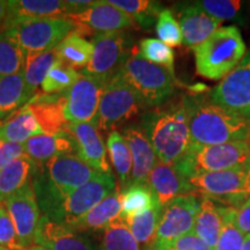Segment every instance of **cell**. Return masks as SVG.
Instances as JSON below:
<instances>
[{
    "instance_id": "8fae6325",
    "label": "cell",
    "mask_w": 250,
    "mask_h": 250,
    "mask_svg": "<svg viewBox=\"0 0 250 250\" xmlns=\"http://www.w3.org/2000/svg\"><path fill=\"white\" fill-rule=\"evenodd\" d=\"M247 167L235 169L198 174L188 179L193 195L210 198L228 208H237L249 198L247 190L248 180Z\"/></svg>"
},
{
    "instance_id": "7402d4cb",
    "label": "cell",
    "mask_w": 250,
    "mask_h": 250,
    "mask_svg": "<svg viewBox=\"0 0 250 250\" xmlns=\"http://www.w3.org/2000/svg\"><path fill=\"white\" fill-rule=\"evenodd\" d=\"M26 105L33 111L41 129L48 136L61 132L68 123L64 114V93L44 94L39 92Z\"/></svg>"
},
{
    "instance_id": "f5cc1de1",
    "label": "cell",
    "mask_w": 250,
    "mask_h": 250,
    "mask_svg": "<svg viewBox=\"0 0 250 250\" xmlns=\"http://www.w3.org/2000/svg\"><path fill=\"white\" fill-rule=\"evenodd\" d=\"M98 250H102V249H98Z\"/></svg>"
},
{
    "instance_id": "d6a6232c",
    "label": "cell",
    "mask_w": 250,
    "mask_h": 250,
    "mask_svg": "<svg viewBox=\"0 0 250 250\" xmlns=\"http://www.w3.org/2000/svg\"><path fill=\"white\" fill-rule=\"evenodd\" d=\"M105 145L112 167L121 182L120 190H122L129 186L132 175V156L130 148L125 142L123 134L117 130L109 132Z\"/></svg>"
},
{
    "instance_id": "1f68e13d",
    "label": "cell",
    "mask_w": 250,
    "mask_h": 250,
    "mask_svg": "<svg viewBox=\"0 0 250 250\" xmlns=\"http://www.w3.org/2000/svg\"><path fill=\"white\" fill-rule=\"evenodd\" d=\"M162 206L159 202L144 213L133 218L123 219L142 250H152L156 229L162 214Z\"/></svg>"
},
{
    "instance_id": "e575fe53",
    "label": "cell",
    "mask_w": 250,
    "mask_h": 250,
    "mask_svg": "<svg viewBox=\"0 0 250 250\" xmlns=\"http://www.w3.org/2000/svg\"><path fill=\"white\" fill-rule=\"evenodd\" d=\"M109 4L115 6L129 17L133 19L140 27L148 28L156 22L159 14L161 13V2L153 0H107Z\"/></svg>"
},
{
    "instance_id": "7a4b0ae2",
    "label": "cell",
    "mask_w": 250,
    "mask_h": 250,
    "mask_svg": "<svg viewBox=\"0 0 250 250\" xmlns=\"http://www.w3.org/2000/svg\"><path fill=\"white\" fill-rule=\"evenodd\" d=\"M140 127L152 144L158 160L164 164L176 166L192 146L183 99L146 112Z\"/></svg>"
},
{
    "instance_id": "b9f144b4",
    "label": "cell",
    "mask_w": 250,
    "mask_h": 250,
    "mask_svg": "<svg viewBox=\"0 0 250 250\" xmlns=\"http://www.w3.org/2000/svg\"><path fill=\"white\" fill-rule=\"evenodd\" d=\"M197 5L205 11L210 17L219 21L232 20L237 15L242 2L239 0H202Z\"/></svg>"
},
{
    "instance_id": "4316f807",
    "label": "cell",
    "mask_w": 250,
    "mask_h": 250,
    "mask_svg": "<svg viewBox=\"0 0 250 250\" xmlns=\"http://www.w3.org/2000/svg\"><path fill=\"white\" fill-rule=\"evenodd\" d=\"M225 205L210 198H202L192 232L212 249L215 248L224 225Z\"/></svg>"
},
{
    "instance_id": "9a60e30c",
    "label": "cell",
    "mask_w": 250,
    "mask_h": 250,
    "mask_svg": "<svg viewBox=\"0 0 250 250\" xmlns=\"http://www.w3.org/2000/svg\"><path fill=\"white\" fill-rule=\"evenodd\" d=\"M12 223L14 225L19 242L28 249L35 245V236L41 220V210L33 184L28 183L4 201Z\"/></svg>"
},
{
    "instance_id": "d6986e66",
    "label": "cell",
    "mask_w": 250,
    "mask_h": 250,
    "mask_svg": "<svg viewBox=\"0 0 250 250\" xmlns=\"http://www.w3.org/2000/svg\"><path fill=\"white\" fill-rule=\"evenodd\" d=\"M125 142L132 156V175L130 184L147 183L148 175L158 162L154 148L140 125H130L123 130ZM129 184V186H130Z\"/></svg>"
},
{
    "instance_id": "5bb4252c",
    "label": "cell",
    "mask_w": 250,
    "mask_h": 250,
    "mask_svg": "<svg viewBox=\"0 0 250 250\" xmlns=\"http://www.w3.org/2000/svg\"><path fill=\"white\" fill-rule=\"evenodd\" d=\"M65 19L74 24V33L81 36L116 33L136 26L132 18L108 1H95L86 11L68 14Z\"/></svg>"
},
{
    "instance_id": "2e32d148",
    "label": "cell",
    "mask_w": 250,
    "mask_h": 250,
    "mask_svg": "<svg viewBox=\"0 0 250 250\" xmlns=\"http://www.w3.org/2000/svg\"><path fill=\"white\" fill-rule=\"evenodd\" d=\"M104 86L86 74L64 92V114L70 123H95Z\"/></svg>"
},
{
    "instance_id": "e0dca14e",
    "label": "cell",
    "mask_w": 250,
    "mask_h": 250,
    "mask_svg": "<svg viewBox=\"0 0 250 250\" xmlns=\"http://www.w3.org/2000/svg\"><path fill=\"white\" fill-rule=\"evenodd\" d=\"M65 131L71 134L76 148V155L96 171L112 174L108 162L107 145L102 134L93 123H68Z\"/></svg>"
},
{
    "instance_id": "277c9868",
    "label": "cell",
    "mask_w": 250,
    "mask_h": 250,
    "mask_svg": "<svg viewBox=\"0 0 250 250\" xmlns=\"http://www.w3.org/2000/svg\"><path fill=\"white\" fill-rule=\"evenodd\" d=\"M247 46L235 26L220 27L193 49L196 71L208 80H220L245 58Z\"/></svg>"
},
{
    "instance_id": "c3c4849f",
    "label": "cell",
    "mask_w": 250,
    "mask_h": 250,
    "mask_svg": "<svg viewBox=\"0 0 250 250\" xmlns=\"http://www.w3.org/2000/svg\"><path fill=\"white\" fill-rule=\"evenodd\" d=\"M242 250H250V235L249 236H246Z\"/></svg>"
},
{
    "instance_id": "7bdbcfd3",
    "label": "cell",
    "mask_w": 250,
    "mask_h": 250,
    "mask_svg": "<svg viewBox=\"0 0 250 250\" xmlns=\"http://www.w3.org/2000/svg\"><path fill=\"white\" fill-rule=\"evenodd\" d=\"M0 248L6 250H26L19 242L14 225L6 210L4 202H0Z\"/></svg>"
},
{
    "instance_id": "816d5d0a",
    "label": "cell",
    "mask_w": 250,
    "mask_h": 250,
    "mask_svg": "<svg viewBox=\"0 0 250 250\" xmlns=\"http://www.w3.org/2000/svg\"><path fill=\"white\" fill-rule=\"evenodd\" d=\"M0 250H6V249H4V248H0Z\"/></svg>"
},
{
    "instance_id": "4dcf8cb0",
    "label": "cell",
    "mask_w": 250,
    "mask_h": 250,
    "mask_svg": "<svg viewBox=\"0 0 250 250\" xmlns=\"http://www.w3.org/2000/svg\"><path fill=\"white\" fill-rule=\"evenodd\" d=\"M122 219L133 218L152 208L158 199L148 183H132L120 190Z\"/></svg>"
},
{
    "instance_id": "8992f818",
    "label": "cell",
    "mask_w": 250,
    "mask_h": 250,
    "mask_svg": "<svg viewBox=\"0 0 250 250\" xmlns=\"http://www.w3.org/2000/svg\"><path fill=\"white\" fill-rule=\"evenodd\" d=\"M186 179L204 173L250 167V139L213 146L193 145L177 164Z\"/></svg>"
},
{
    "instance_id": "5b68a950",
    "label": "cell",
    "mask_w": 250,
    "mask_h": 250,
    "mask_svg": "<svg viewBox=\"0 0 250 250\" xmlns=\"http://www.w3.org/2000/svg\"><path fill=\"white\" fill-rule=\"evenodd\" d=\"M120 74L145 108L159 107L173 95L175 90V74L144 59L136 45Z\"/></svg>"
},
{
    "instance_id": "6da1fadb",
    "label": "cell",
    "mask_w": 250,
    "mask_h": 250,
    "mask_svg": "<svg viewBox=\"0 0 250 250\" xmlns=\"http://www.w3.org/2000/svg\"><path fill=\"white\" fill-rule=\"evenodd\" d=\"M193 145L213 146L250 139V121L236 117L208 99L184 96Z\"/></svg>"
},
{
    "instance_id": "f35d334b",
    "label": "cell",
    "mask_w": 250,
    "mask_h": 250,
    "mask_svg": "<svg viewBox=\"0 0 250 250\" xmlns=\"http://www.w3.org/2000/svg\"><path fill=\"white\" fill-rule=\"evenodd\" d=\"M79 72L61 64L49 71L41 85V92L44 94H62L70 89L80 78Z\"/></svg>"
},
{
    "instance_id": "7dc6e473",
    "label": "cell",
    "mask_w": 250,
    "mask_h": 250,
    "mask_svg": "<svg viewBox=\"0 0 250 250\" xmlns=\"http://www.w3.org/2000/svg\"><path fill=\"white\" fill-rule=\"evenodd\" d=\"M8 15V4L6 0H0V30H2L4 24L7 20Z\"/></svg>"
},
{
    "instance_id": "4fadbf2b",
    "label": "cell",
    "mask_w": 250,
    "mask_h": 250,
    "mask_svg": "<svg viewBox=\"0 0 250 250\" xmlns=\"http://www.w3.org/2000/svg\"><path fill=\"white\" fill-rule=\"evenodd\" d=\"M201 199L196 195L175 198L162 208L152 250H164L181 236L191 233Z\"/></svg>"
},
{
    "instance_id": "ffe728a7",
    "label": "cell",
    "mask_w": 250,
    "mask_h": 250,
    "mask_svg": "<svg viewBox=\"0 0 250 250\" xmlns=\"http://www.w3.org/2000/svg\"><path fill=\"white\" fill-rule=\"evenodd\" d=\"M147 183L162 208L177 197L193 195L191 186L176 167L159 160L148 175Z\"/></svg>"
},
{
    "instance_id": "9c48e42d",
    "label": "cell",
    "mask_w": 250,
    "mask_h": 250,
    "mask_svg": "<svg viewBox=\"0 0 250 250\" xmlns=\"http://www.w3.org/2000/svg\"><path fill=\"white\" fill-rule=\"evenodd\" d=\"M117 190L114 175L99 173L88 183L62 198L48 213L43 215H46L56 223L71 227L94 206Z\"/></svg>"
},
{
    "instance_id": "3957f363",
    "label": "cell",
    "mask_w": 250,
    "mask_h": 250,
    "mask_svg": "<svg viewBox=\"0 0 250 250\" xmlns=\"http://www.w3.org/2000/svg\"><path fill=\"white\" fill-rule=\"evenodd\" d=\"M36 165V164H35ZM99 171L77 155H59L35 167L31 184L42 214H46L62 198L93 180Z\"/></svg>"
},
{
    "instance_id": "603a6c76",
    "label": "cell",
    "mask_w": 250,
    "mask_h": 250,
    "mask_svg": "<svg viewBox=\"0 0 250 250\" xmlns=\"http://www.w3.org/2000/svg\"><path fill=\"white\" fill-rule=\"evenodd\" d=\"M7 4L8 15L4 28L19 21L65 18L70 14L67 2L59 0H8Z\"/></svg>"
},
{
    "instance_id": "681fc988",
    "label": "cell",
    "mask_w": 250,
    "mask_h": 250,
    "mask_svg": "<svg viewBox=\"0 0 250 250\" xmlns=\"http://www.w3.org/2000/svg\"><path fill=\"white\" fill-rule=\"evenodd\" d=\"M27 250H49V249L44 248V247H41L39 245H34V246H31L30 248H28Z\"/></svg>"
},
{
    "instance_id": "484cf974",
    "label": "cell",
    "mask_w": 250,
    "mask_h": 250,
    "mask_svg": "<svg viewBox=\"0 0 250 250\" xmlns=\"http://www.w3.org/2000/svg\"><path fill=\"white\" fill-rule=\"evenodd\" d=\"M44 134L28 105L20 108L11 116L0 121V140L23 144L30 138Z\"/></svg>"
},
{
    "instance_id": "ee69618b",
    "label": "cell",
    "mask_w": 250,
    "mask_h": 250,
    "mask_svg": "<svg viewBox=\"0 0 250 250\" xmlns=\"http://www.w3.org/2000/svg\"><path fill=\"white\" fill-rule=\"evenodd\" d=\"M164 250H214L191 232L181 236Z\"/></svg>"
},
{
    "instance_id": "bcb514c9",
    "label": "cell",
    "mask_w": 250,
    "mask_h": 250,
    "mask_svg": "<svg viewBox=\"0 0 250 250\" xmlns=\"http://www.w3.org/2000/svg\"><path fill=\"white\" fill-rule=\"evenodd\" d=\"M234 223L245 236L250 235V197L241 205L234 208Z\"/></svg>"
},
{
    "instance_id": "836d02e7",
    "label": "cell",
    "mask_w": 250,
    "mask_h": 250,
    "mask_svg": "<svg viewBox=\"0 0 250 250\" xmlns=\"http://www.w3.org/2000/svg\"><path fill=\"white\" fill-rule=\"evenodd\" d=\"M93 43L73 31L57 46L62 64L73 70H83L92 58Z\"/></svg>"
},
{
    "instance_id": "f907efd6",
    "label": "cell",
    "mask_w": 250,
    "mask_h": 250,
    "mask_svg": "<svg viewBox=\"0 0 250 250\" xmlns=\"http://www.w3.org/2000/svg\"><path fill=\"white\" fill-rule=\"evenodd\" d=\"M247 190H248V195L250 196V167L248 169V180H247Z\"/></svg>"
},
{
    "instance_id": "f1b7e54d",
    "label": "cell",
    "mask_w": 250,
    "mask_h": 250,
    "mask_svg": "<svg viewBox=\"0 0 250 250\" xmlns=\"http://www.w3.org/2000/svg\"><path fill=\"white\" fill-rule=\"evenodd\" d=\"M35 162L28 155L20 156L0 170V202L31 182Z\"/></svg>"
},
{
    "instance_id": "74e56055",
    "label": "cell",
    "mask_w": 250,
    "mask_h": 250,
    "mask_svg": "<svg viewBox=\"0 0 250 250\" xmlns=\"http://www.w3.org/2000/svg\"><path fill=\"white\" fill-rule=\"evenodd\" d=\"M138 50L144 59L165 67L174 74L175 56L170 46L165 44L158 39H144L140 41Z\"/></svg>"
},
{
    "instance_id": "7c38bea8",
    "label": "cell",
    "mask_w": 250,
    "mask_h": 250,
    "mask_svg": "<svg viewBox=\"0 0 250 250\" xmlns=\"http://www.w3.org/2000/svg\"><path fill=\"white\" fill-rule=\"evenodd\" d=\"M208 100L234 116L250 121V51L214 87Z\"/></svg>"
},
{
    "instance_id": "d4e9b609",
    "label": "cell",
    "mask_w": 250,
    "mask_h": 250,
    "mask_svg": "<svg viewBox=\"0 0 250 250\" xmlns=\"http://www.w3.org/2000/svg\"><path fill=\"white\" fill-rule=\"evenodd\" d=\"M122 206L120 190L109 195L101 203L94 208L85 215H83L79 220L72 225L71 229L78 233L85 232H98L104 230L112 221L121 217Z\"/></svg>"
},
{
    "instance_id": "d590c367",
    "label": "cell",
    "mask_w": 250,
    "mask_h": 250,
    "mask_svg": "<svg viewBox=\"0 0 250 250\" xmlns=\"http://www.w3.org/2000/svg\"><path fill=\"white\" fill-rule=\"evenodd\" d=\"M102 250H142L132 233L121 217L103 230Z\"/></svg>"
},
{
    "instance_id": "44dd1931",
    "label": "cell",
    "mask_w": 250,
    "mask_h": 250,
    "mask_svg": "<svg viewBox=\"0 0 250 250\" xmlns=\"http://www.w3.org/2000/svg\"><path fill=\"white\" fill-rule=\"evenodd\" d=\"M179 17L183 43L192 49L204 43L221 26V21L210 17L197 2L184 6Z\"/></svg>"
},
{
    "instance_id": "cb8c5ba5",
    "label": "cell",
    "mask_w": 250,
    "mask_h": 250,
    "mask_svg": "<svg viewBox=\"0 0 250 250\" xmlns=\"http://www.w3.org/2000/svg\"><path fill=\"white\" fill-rule=\"evenodd\" d=\"M26 155L37 166H43L46 162L59 155H70L76 153L74 143L71 134L62 130L61 132L48 136H36L23 144Z\"/></svg>"
},
{
    "instance_id": "f6af8a7d",
    "label": "cell",
    "mask_w": 250,
    "mask_h": 250,
    "mask_svg": "<svg viewBox=\"0 0 250 250\" xmlns=\"http://www.w3.org/2000/svg\"><path fill=\"white\" fill-rule=\"evenodd\" d=\"M23 155H26V152H24L22 144L7 143L0 140V170L6 167L9 162Z\"/></svg>"
},
{
    "instance_id": "f546056e",
    "label": "cell",
    "mask_w": 250,
    "mask_h": 250,
    "mask_svg": "<svg viewBox=\"0 0 250 250\" xmlns=\"http://www.w3.org/2000/svg\"><path fill=\"white\" fill-rule=\"evenodd\" d=\"M61 62L57 48L41 54H24V83L34 96L39 93L40 86L49 71Z\"/></svg>"
},
{
    "instance_id": "ac0fdd59",
    "label": "cell",
    "mask_w": 250,
    "mask_h": 250,
    "mask_svg": "<svg viewBox=\"0 0 250 250\" xmlns=\"http://www.w3.org/2000/svg\"><path fill=\"white\" fill-rule=\"evenodd\" d=\"M35 245L49 250H98L90 237L56 223L43 214L37 227Z\"/></svg>"
},
{
    "instance_id": "30bf717a",
    "label": "cell",
    "mask_w": 250,
    "mask_h": 250,
    "mask_svg": "<svg viewBox=\"0 0 250 250\" xmlns=\"http://www.w3.org/2000/svg\"><path fill=\"white\" fill-rule=\"evenodd\" d=\"M92 43V58L81 73L105 86L121 73L134 45L130 44V39L125 31L96 35Z\"/></svg>"
},
{
    "instance_id": "ba28073f",
    "label": "cell",
    "mask_w": 250,
    "mask_h": 250,
    "mask_svg": "<svg viewBox=\"0 0 250 250\" xmlns=\"http://www.w3.org/2000/svg\"><path fill=\"white\" fill-rule=\"evenodd\" d=\"M143 109H145V105L121 74H118L103 88L94 125L99 131L111 132L120 125L136 118Z\"/></svg>"
},
{
    "instance_id": "ab89813d",
    "label": "cell",
    "mask_w": 250,
    "mask_h": 250,
    "mask_svg": "<svg viewBox=\"0 0 250 250\" xmlns=\"http://www.w3.org/2000/svg\"><path fill=\"white\" fill-rule=\"evenodd\" d=\"M234 208L225 206L224 225L214 250H242L246 236L234 223Z\"/></svg>"
},
{
    "instance_id": "60d3db41",
    "label": "cell",
    "mask_w": 250,
    "mask_h": 250,
    "mask_svg": "<svg viewBox=\"0 0 250 250\" xmlns=\"http://www.w3.org/2000/svg\"><path fill=\"white\" fill-rule=\"evenodd\" d=\"M158 40L164 42L168 46H180L183 43L182 31H181L180 23L174 17L173 12L168 8H164L159 14L155 26Z\"/></svg>"
},
{
    "instance_id": "83f0119b",
    "label": "cell",
    "mask_w": 250,
    "mask_h": 250,
    "mask_svg": "<svg viewBox=\"0 0 250 250\" xmlns=\"http://www.w3.org/2000/svg\"><path fill=\"white\" fill-rule=\"evenodd\" d=\"M33 98L34 94L24 83L23 73L0 74V121L24 107Z\"/></svg>"
},
{
    "instance_id": "52a82bcc",
    "label": "cell",
    "mask_w": 250,
    "mask_h": 250,
    "mask_svg": "<svg viewBox=\"0 0 250 250\" xmlns=\"http://www.w3.org/2000/svg\"><path fill=\"white\" fill-rule=\"evenodd\" d=\"M24 54H41L54 50L74 31V24L65 18L40 19L13 22L4 29Z\"/></svg>"
},
{
    "instance_id": "8d00e7d4",
    "label": "cell",
    "mask_w": 250,
    "mask_h": 250,
    "mask_svg": "<svg viewBox=\"0 0 250 250\" xmlns=\"http://www.w3.org/2000/svg\"><path fill=\"white\" fill-rule=\"evenodd\" d=\"M24 52L4 30H0V74L23 73Z\"/></svg>"
}]
</instances>
